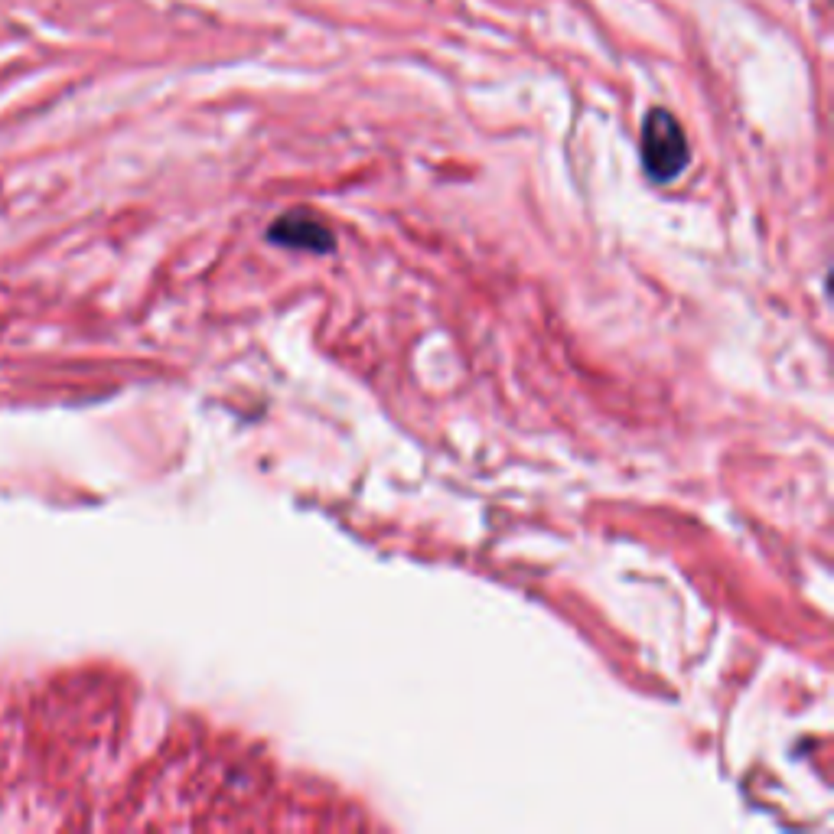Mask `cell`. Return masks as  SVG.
<instances>
[{
  "mask_svg": "<svg viewBox=\"0 0 834 834\" xmlns=\"http://www.w3.org/2000/svg\"><path fill=\"white\" fill-rule=\"evenodd\" d=\"M688 157V137L672 118V111H649L646 124H642V163H646V173L655 183H668L688 167Z\"/></svg>",
  "mask_w": 834,
  "mask_h": 834,
  "instance_id": "obj_1",
  "label": "cell"
},
{
  "mask_svg": "<svg viewBox=\"0 0 834 834\" xmlns=\"http://www.w3.org/2000/svg\"><path fill=\"white\" fill-rule=\"evenodd\" d=\"M268 238L274 245L303 248V251H330L333 248L330 229H326L320 219L307 216V212H287V216H281L268 229Z\"/></svg>",
  "mask_w": 834,
  "mask_h": 834,
  "instance_id": "obj_2",
  "label": "cell"
}]
</instances>
